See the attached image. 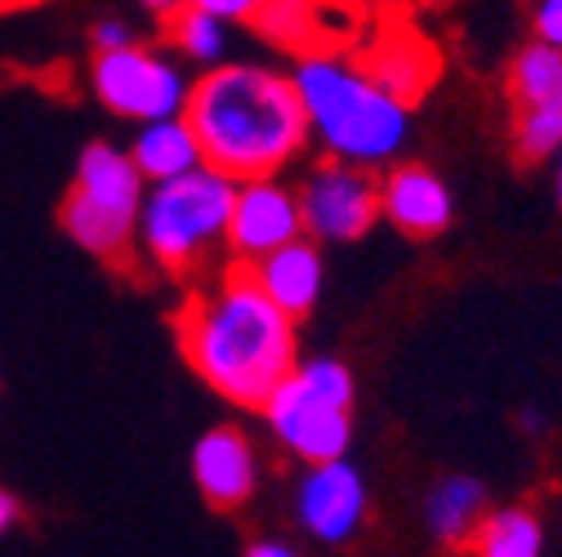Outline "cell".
Segmentation results:
<instances>
[{"label":"cell","instance_id":"cell-1","mask_svg":"<svg viewBox=\"0 0 562 557\" xmlns=\"http://www.w3.org/2000/svg\"><path fill=\"white\" fill-rule=\"evenodd\" d=\"M175 339L196 379L246 410H263L300 366L295 317L259 291L246 263L224 268L210 286L188 295L175 312Z\"/></svg>","mask_w":562,"mask_h":557},{"label":"cell","instance_id":"cell-2","mask_svg":"<svg viewBox=\"0 0 562 557\" xmlns=\"http://www.w3.org/2000/svg\"><path fill=\"white\" fill-rule=\"evenodd\" d=\"M183 116L192 121L205 166L246 183L291 166L308 144V112L295 77L259 62H215L192 81Z\"/></svg>","mask_w":562,"mask_h":557},{"label":"cell","instance_id":"cell-3","mask_svg":"<svg viewBox=\"0 0 562 557\" xmlns=\"http://www.w3.org/2000/svg\"><path fill=\"white\" fill-rule=\"evenodd\" d=\"M291 77L308 112V129L335 161L384 166L402 152L411 107L389 94L348 49L304 54Z\"/></svg>","mask_w":562,"mask_h":557},{"label":"cell","instance_id":"cell-4","mask_svg":"<svg viewBox=\"0 0 562 557\" xmlns=\"http://www.w3.org/2000/svg\"><path fill=\"white\" fill-rule=\"evenodd\" d=\"M237 179L220 174L215 166H196L179 179L148 183L144 211H138V250L161 272L188 276L228 246Z\"/></svg>","mask_w":562,"mask_h":557},{"label":"cell","instance_id":"cell-5","mask_svg":"<svg viewBox=\"0 0 562 557\" xmlns=\"http://www.w3.org/2000/svg\"><path fill=\"white\" fill-rule=\"evenodd\" d=\"M148 179L138 174L130 152L112 144H90L77 161V179L63 201V228L81 250L108 259V263H130L138 246V211H144Z\"/></svg>","mask_w":562,"mask_h":557},{"label":"cell","instance_id":"cell-6","mask_svg":"<svg viewBox=\"0 0 562 557\" xmlns=\"http://www.w3.org/2000/svg\"><path fill=\"white\" fill-rule=\"evenodd\" d=\"M348 406H353V375H348V366L317 357L291 371V379L268 397L263 414L272 433L295 455H304L308 464H326V459H344L348 437H353Z\"/></svg>","mask_w":562,"mask_h":557},{"label":"cell","instance_id":"cell-7","mask_svg":"<svg viewBox=\"0 0 562 557\" xmlns=\"http://www.w3.org/2000/svg\"><path fill=\"white\" fill-rule=\"evenodd\" d=\"M90 86H94L99 103L125 121L175 116L188 107V90H192V81L183 77V67L175 58L138 45V41L94 54Z\"/></svg>","mask_w":562,"mask_h":557},{"label":"cell","instance_id":"cell-8","mask_svg":"<svg viewBox=\"0 0 562 557\" xmlns=\"http://www.w3.org/2000/svg\"><path fill=\"white\" fill-rule=\"evenodd\" d=\"M300 211L313 241H358L380 219V179L371 174V166L330 157L300 187Z\"/></svg>","mask_w":562,"mask_h":557},{"label":"cell","instance_id":"cell-9","mask_svg":"<svg viewBox=\"0 0 562 557\" xmlns=\"http://www.w3.org/2000/svg\"><path fill=\"white\" fill-rule=\"evenodd\" d=\"M250 27L268 45L286 49L295 58L339 54L358 45L367 27V10H362V0H263Z\"/></svg>","mask_w":562,"mask_h":557},{"label":"cell","instance_id":"cell-10","mask_svg":"<svg viewBox=\"0 0 562 557\" xmlns=\"http://www.w3.org/2000/svg\"><path fill=\"white\" fill-rule=\"evenodd\" d=\"M295 237H304L300 192L277 183V174L237 183L233 219H228V250L237 263H255Z\"/></svg>","mask_w":562,"mask_h":557},{"label":"cell","instance_id":"cell-11","mask_svg":"<svg viewBox=\"0 0 562 557\" xmlns=\"http://www.w3.org/2000/svg\"><path fill=\"white\" fill-rule=\"evenodd\" d=\"M367 72L389 90L397 94L406 107L415 99H425L442 72V58H438V45L425 36V32H415L411 23H380L371 32V41L353 54Z\"/></svg>","mask_w":562,"mask_h":557},{"label":"cell","instance_id":"cell-12","mask_svg":"<svg viewBox=\"0 0 562 557\" xmlns=\"http://www.w3.org/2000/svg\"><path fill=\"white\" fill-rule=\"evenodd\" d=\"M380 215L397 232H406L415 241H429V237H442L451 228L456 205H451L447 183L429 166L406 161L380 179Z\"/></svg>","mask_w":562,"mask_h":557},{"label":"cell","instance_id":"cell-13","mask_svg":"<svg viewBox=\"0 0 562 557\" xmlns=\"http://www.w3.org/2000/svg\"><path fill=\"white\" fill-rule=\"evenodd\" d=\"M362 518H367V486L358 468H348L344 459L313 464V473L300 486V522L317 539L339 544L362 526Z\"/></svg>","mask_w":562,"mask_h":557},{"label":"cell","instance_id":"cell-14","mask_svg":"<svg viewBox=\"0 0 562 557\" xmlns=\"http://www.w3.org/2000/svg\"><path fill=\"white\" fill-rule=\"evenodd\" d=\"M192 477L210 509H224V513L241 509L255 496V481H259L250 437L237 429H210L192 451Z\"/></svg>","mask_w":562,"mask_h":557},{"label":"cell","instance_id":"cell-15","mask_svg":"<svg viewBox=\"0 0 562 557\" xmlns=\"http://www.w3.org/2000/svg\"><path fill=\"white\" fill-rule=\"evenodd\" d=\"M250 276L259 282V291L281 308V312H291L295 321L304 312H313L317 295H322V250L317 241L308 237H295L286 246H277L272 254L246 263Z\"/></svg>","mask_w":562,"mask_h":557},{"label":"cell","instance_id":"cell-16","mask_svg":"<svg viewBox=\"0 0 562 557\" xmlns=\"http://www.w3.org/2000/svg\"><path fill=\"white\" fill-rule=\"evenodd\" d=\"M130 161L138 166V174L148 183H166V179H179V174L205 166V152H201L192 121L183 112H175V116H157V121H138Z\"/></svg>","mask_w":562,"mask_h":557},{"label":"cell","instance_id":"cell-17","mask_svg":"<svg viewBox=\"0 0 562 557\" xmlns=\"http://www.w3.org/2000/svg\"><path fill=\"white\" fill-rule=\"evenodd\" d=\"M509 107H531V103H558L562 99V49L549 41H531L514 54L509 77H505Z\"/></svg>","mask_w":562,"mask_h":557},{"label":"cell","instance_id":"cell-18","mask_svg":"<svg viewBox=\"0 0 562 557\" xmlns=\"http://www.w3.org/2000/svg\"><path fill=\"white\" fill-rule=\"evenodd\" d=\"M540 544H544V531L531 509L482 513V522L464 539V548L473 557H540Z\"/></svg>","mask_w":562,"mask_h":557},{"label":"cell","instance_id":"cell-19","mask_svg":"<svg viewBox=\"0 0 562 557\" xmlns=\"http://www.w3.org/2000/svg\"><path fill=\"white\" fill-rule=\"evenodd\" d=\"M486 513V496L473 477H447L438 491L429 496V526L442 544H460L473 535V526Z\"/></svg>","mask_w":562,"mask_h":557},{"label":"cell","instance_id":"cell-20","mask_svg":"<svg viewBox=\"0 0 562 557\" xmlns=\"http://www.w3.org/2000/svg\"><path fill=\"white\" fill-rule=\"evenodd\" d=\"M166 41H170L183 58H192V62H201V67H215V62L228 54V23L188 0L183 10L166 14Z\"/></svg>","mask_w":562,"mask_h":557},{"label":"cell","instance_id":"cell-21","mask_svg":"<svg viewBox=\"0 0 562 557\" xmlns=\"http://www.w3.org/2000/svg\"><path fill=\"white\" fill-rule=\"evenodd\" d=\"M509 134H514V157L536 166L562 152V99L558 103H531L509 107Z\"/></svg>","mask_w":562,"mask_h":557},{"label":"cell","instance_id":"cell-22","mask_svg":"<svg viewBox=\"0 0 562 557\" xmlns=\"http://www.w3.org/2000/svg\"><path fill=\"white\" fill-rule=\"evenodd\" d=\"M531 23H536V36L540 41H549V45L562 49V0H536Z\"/></svg>","mask_w":562,"mask_h":557},{"label":"cell","instance_id":"cell-23","mask_svg":"<svg viewBox=\"0 0 562 557\" xmlns=\"http://www.w3.org/2000/svg\"><path fill=\"white\" fill-rule=\"evenodd\" d=\"M192 5L210 10V14L224 19V23H250V19L259 14L263 0H192Z\"/></svg>","mask_w":562,"mask_h":557},{"label":"cell","instance_id":"cell-24","mask_svg":"<svg viewBox=\"0 0 562 557\" xmlns=\"http://www.w3.org/2000/svg\"><path fill=\"white\" fill-rule=\"evenodd\" d=\"M90 41H94V54H103V49L134 45V32H130V23H125V19H99V23H94V32H90Z\"/></svg>","mask_w":562,"mask_h":557},{"label":"cell","instance_id":"cell-25","mask_svg":"<svg viewBox=\"0 0 562 557\" xmlns=\"http://www.w3.org/2000/svg\"><path fill=\"white\" fill-rule=\"evenodd\" d=\"M246 557H295V553L286 544H277V539H259V544L246 548Z\"/></svg>","mask_w":562,"mask_h":557},{"label":"cell","instance_id":"cell-26","mask_svg":"<svg viewBox=\"0 0 562 557\" xmlns=\"http://www.w3.org/2000/svg\"><path fill=\"white\" fill-rule=\"evenodd\" d=\"M14 522H19V500L10 491H0V535H5Z\"/></svg>","mask_w":562,"mask_h":557},{"label":"cell","instance_id":"cell-27","mask_svg":"<svg viewBox=\"0 0 562 557\" xmlns=\"http://www.w3.org/2000/svg\"><path fill=\"white\" fill-rule=\"evenodd\" d=\"M138 5H144V10H153V14H175V10H183L188 5V0H138Z\"/></svg>","mask_w":562,"mask_h":557},{"label":"cell","instance_id":"cell-28","mask_svg":"<svg viewBox=\"0 0 562 557\" xmlns=\"http://www.w3.org/2000/svg\"><path fill=\"white\" fill-rule=\"evenodd\" d=\"M558 201H562V166H558Z\"/></svg>","mask_w":562,"mask_h":557}]
</instances>
